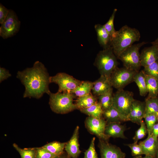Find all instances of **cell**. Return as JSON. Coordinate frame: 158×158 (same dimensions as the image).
I'll return each instance as SVG.
<instances>
[{
	"label": "cell",
	"mask_w": 158,
	"mask_h": 158,
	"mask_svg": "<svg viewBox=\"0 0 158 158\" xmlns=\"http://www.w3.org/2000/svg\"><path fill=\"white\" fill-rule=\"evenodd\" d=\"M16 77L25 86L24 98L39 99L44 93L49 95L51 93L49 88L50 76L44 65L39 61L32 67L18 71Z\"/></svg>",
	"instance_id": "6da1fadb"
},
{
	"label": "cell",
	"mask_w": 158,
	"mask_h": 158,
	"mask_svg": "<svg viewBox=\"0 0 158 158\" xmlns=\"http://www.w3.org/2000/svg\"><path fill=\"white\" fill-rule=\"evenodd\" d=\"M140 37L139 30L125 25L116 31L111 38V47L117 59L124 51L138 41Z\"/></svg>",
	"instance_id": "7a4b0ae2"
},
{
	"label": "cell",
	"mask_w": 158,
	"mask_h": 158,
	"mask_svg": "<svg viewBox=\"0 0 158 158\" xmlns=\"http://www.w3.org/2000/svg\"><path fill=\"white\" fill-rule=\"evenodd\" d=\"M112 47L100 51L94 63L100 75L109 77L118 68V62Z\"/></svg>",
	"instance_id": "3957f363"
},
{
	"label": "cell",
	"mask_w": 158,
	"mask_h": 158,
	"mask_svg": "<svg viewBox=\"0 0 158 158\" xmlns=\"http://www.w3.org/2000/svg\"><path fill=\"white\" fill-rule=\"evenodd\" d=\"M49 104L52 111L58 114H64L77 109L73 103L75 95L70 92H51Z\"/></svg>",
	"instance_id": "277c9868"
},
{
	"label": "cell",
	"mask_w": 158,
	"mask_h": 158,
	"mask_svg": "<svg viewBox=\"0 0 158 158\" xmlns=\"http://www.w3.org/2000/svg\"><path fill=\"white\" fill-rule=\"evenodd\" d=\"M135 99L132 92L118 90L113 95L112 106L119 113L122 121H129L128 116Z\"/></svg>",
	"instance_id": "5b68a950"
},
{
	"label": "cell",
	"mask_w": 158,
	"mask_h": 158,
	"mask_svg": "<svg viewBox=\"0 0 158 158\" xmlns=\"http://www.w3.org/2000/svg\"><path fill=\"white\" fill-rule=\"evenodd\" d=\"M146 43L142 42L133 44L119 55L118 59L122 61L124 67L130 70L139 71L141 66L139 50L142 46Z\"/></svg>",
	"instance_id": "8992f818"
},
{
	"label": "cell",
	"mask_w": 158,
	"mask_h": 158,
	"mask_svg": "<svg viewBox=\"0 0 158 158\" xmlns=\"http://www.w3.org/2000/svg\"><path fill=\"white\" fill-rule=\"evenodd\" d=\"M137 72L124 67H118L109 77L112 87L118 90L123 89L126 86L133 81L134 77Z\"/></svg>",
	"instance_id": "52a82bcc"
},
{
	"label": "cell",
	"mask_w": 158,
	"mask_h": 158,
	"mask_svg": "<svg viewBox=\"0 0 158 158\" xmlns=\"http://www.w3.org/2000/svg\"><path fill=\"white\" fill-rule=\"evenodd\" d=\"M51 83H54L59 86L58 92H71L81 83L80 81L65 73H59L50 76Z\"/></svg>",
	"instance_id": "ba28073f"
},
{
	"label": "cell",
	"mask_w": 158,
	"mask_h": 158,
	"mask_svg": "<svg viewBox=\"0 0 158 158\" xmlns=\"http://www.w3.org/2000/svg\"><path fill=\"white\" fill-rule=\"evenodd\" d=\"M20 22L14 11L11 9L0 27V36L6 39L15 35L19 31Z\"/></svg>",
	"instance_id": "9c48e42d"
},
{
	"label": "cell",
	"mask_w": 158,
	"mask_h": 158,
	"mask_svg": "<svg viewBox=\"0 0 158 158\" xmlns=\"http://www.w3.org/2000/svg\"><path fill=\"white\" fill-rule=\"evenodd\" d=\"M107 124L103 117L97 118L88 116L85 121V127L90 133L95 135L99 139L108 141L110 138L105 133Z\"/></svg>",
	"instance_id": "30bf717a"
},
{
	"label": "cell",
	"mask_w": 158,
	"mask_h": 158,
	"mask_svg": "<svg viewBox=\"0 0 158 158\" xmlns=\"http://www.w3.org/2000/svg\"><path fill=\"white\" fill-rule=\"evenodd\" d=\"M98 147L101 158H125L126 157V153L119 147L109 143L107 141L99 139Z\"/></svg>",
	"instance_id": "8fae6325"
},
{
	"label": "cell",
	"mask_w": 158,
	"mask_h": 158,
	"mask_svg": "<svg viewBox=\"0 0 158 158\" xmlns=\"http://www.w3.org/2000/svg\"><path fill=\"white\" fill-rule=\"evenodd\" d=\"M79 130V126H76L71 139L66 142L65 146L66 153L71 158H78L81 152L79 148L78 140Z\"/></svg>",
	"instance_id": "7c38bea8"
},
{
	"label": "cell",
	"mask_w": 158,
	"mask_h": 158,
	"mask_svg": "<svg viewBox=\"0 0 158 158\" xmlns=\"http://www.w3.org/2000/svg\"><path fill=\"white\" fill-rule=\"evenodd\" d=\"M140 58L141 66L144 67L158 61V44L144 48Z\"/></svg>",
	"instance_id": "4fadbf2b"
},
{
	"label": "cell",
	"mask_w": 158,
	"mask_h": 158,
	"mask_svg": "<svg viewBox=\"0 0 158 158\" xmlns=\"http://www.w3.org/2000/svg\"><path fill=\"white\" fill-rule=\"evenodd\" d=\"M145 140L139 142L143 152V154L156 158L158 148V138L151 134H148Z\"/></svg>",
	"instance_id": "5bb4252c"
},
{
	"label": "cell",
	"mask_w": 158,
	"mask_h": 158,
	"mask_svg": "<svg viewBox=\"0 0 158 158\" xmlns=\"http://www.w3.org/2000/svg\"><path fill=\"white\" fill-rule=\"evenodd\" d=\"M145 102L135 99L129 115V121L140 125L145 115Z\"/></svg>",
	"instance_id": "9a60e30c"
},
{
	"label": "cell",
	"mask_w": 158,
	"mask_h": 158,
	"mask_svg": "<svg viewBox=\"0 0 158 158\" xmlns=\"http://www.w3.org/2000/svg\"><path fill=\"white\" fill-rule=\"evenodd\" d=\"M93 83L92 91L94 95L96 97L104 94L112 89L109 77L100 75Z\"/></svg>",
	"instance_id": "2e32d148"
},
{
	"label": "cell",
	"mask_w": 158,
	"mask_h": 158,
	"mask_svg": "<svg viewBox=\"0 0 158 158\" xmlns=\"http://www.w3.org/2000/svg\"><path fill=\"white\" fill-rule=\"evenodd\" d=\"M94 28L97 33L98 41L103 49L111 47V37L104 25L97 24L95 25Z\"/></svg>",
	"instance_id": "e0dca14e"
},
{
	"label": "cell",
	"mask_w": 158,
	"mask_h": 158,
	"mask_svg": "<svg viewBox=\"0 0 158 158\" xmlns=\"http://www.w3.org/2000/svg\"><path fill=\"white\" fill-rule=\"evenodd\" d=\"M126 128L120 123L111 122L107 124L105 133L109 138H126L124 135Z\"/></svg>",
	"instance_id": "ac0fdd59"
},
{
	"label": "cell",
	"mask_w": 158,
	"mask_h": 158,
	"mask_svg": "<svg viewBox=\"0 0 158 158\" xmlns=\"http://www.w3.org/2000/svg\"><path fill=\"white\" fill-rule=\"evenodd\" d=\"M98 102L97 97L90 93L78 97L75 104L77 109L80 110L89 107Z\"/></svg>",
	"instance_id": "d6986e66"
},
{
	"label": "cell",
	"mask_w": 158,
	"mask_h": 158,
	"mask_svg": "<svg viewBox=\"0 0 158 158\" xmlns=\"http://www.w3.org/2000/svg\"><path fill=\"white\" fill-rule=\"evenodd\" d=\"M134 81L138 87L140 95L145 96L148 93L147 87L145 74L143 70L137 72L133 78Z\"/></svg>",
	"instance_id": "ffe728a7"
},
{
	"label": "cell",
	"mask_w": 158,
	"mask_h": 158,
	"mask_svg": "<svg viewBox=\"0 0 158 158\" xmlns=\"http://www.w3.org/2000/svg\"><path fill=\"white\" fill-rule=\"evenodd\" d=\"M93 85V82L82 81L79 86L70 92L78 97H82L91 93Z\"/></svg>",
	"instance_id": "44dd1931"
},
{
	"label": "cell",
	"mask_w": 158,
	"mask_h": 158,
	"mask_svg": "<svg viewBox=\"0 0 158 158\" xmlns=\"http://www.w3.org/2000/svg\"><path fill=\"white\" fill-rule=\"evenodd\" d=\"M148 97H157L158 95V80L145 74Z\"/></svg>",
	"instance_id": "7402d4cb"
},
{
	"label": "cell",
	"mask_w": 158,
	"mask_h": 158,
	"mask_svg": "<svg viewBox=\"0 0 158 158\" xmlns=\"http://www.w3.org/2000/svg\"><path fill=\"white\" fill-rule=\"evenodd\" d=\"M103 116L107 123L111 122L121 123L122 122L119 113L112 106L104 111Z\"/></svg>",
	"instance_id": "603a6c76"
},
{
	"label": "cell",
	"mask_w": 158,
	"mask_h": 158,
	"mask_svg": "<svg viewBox=\"0 0 158 158\" xmlns=\"http://www.w3.org/2000/svg\"><path fill=\"white\" fill-rule=\"evenodd\" d=\"M66 142L53 141L48 143L42 147L51 153L57 156L63 153Z\"/></svg>",
	"instance_id": "cb8c5ba5"
},
{
	"label": "cell",
	"mask_w": 158,
	"mask_h": 158,
	"mask_svg": "<svg viewBox=\"0 0 158 158\" xmlns=\"http://www.w3.org/2000/svg\"><path fill=\"white\" fill-rule=\"evenodd\" d=\"M80 111L88 116L97 118L103 117L104 111L99 102L89 107L81 109Z\"/></svg>",
	"instance_id": "d4e9b609"
},
{
	"label": "cell",
	"mask_w": 158,
	"mask_h": 158,
	"mask_svg": "<svg viewBox=\"0 0 158 158\" xmlns=\"http://www.w3.org/2000/svg\"><path fill=\"white\" fill-rule=\"evenodd\" d=\"M145 114H153L158 117V98L147 97L145 100Z\"/></svg>",
	"instance_id": "484cf974"
},
{
	"label": "cell",
	"mask_w": 158,
	"mask_h": 158,
	"mask_svg": "<svg viewBox=\"0 0 158 158\" xmlns=\"http://www.w3.org/2000/svg\"><path fill=\"white\" fill-rule=\"evenodd\" d=\"M113 96L112 89L107 92L97 97L98 102L100 104L103 111L108 109L112 106Z\"/></svg>",
	"instance_id": "4316f807"
},
{
	"label": "cell",
	"mask_w": 158,
	"mask_h": 158,
	"mask_svg": "<svg viewBox=\"0 0 158 158\" xmlns=\"http://www.w3.org/2000/svg\"><path fill=\"white\" fill-rule=\"evenodd\" d=\"M13 146L19 153L21 158H35V147L22 149L15 143H13Z\"/></svg>",
	"instance_id": "83f0119b"
},
{
	"label": "cell",
	"mask_w": 158,
	"mask_h": 158,
	"mask_svg": "<svg viewBox=\"0 0 158 158\" xmlns=\"http://www.w3.org/2000/svg\"><path fill=\"white\" fill-rule=\"evenodd\" d=\"M145 120L148 134H151L153 126L158 122V117L153 114H146L144 115Z\"/></svg>",
	"instance_id": "f1b7e54d"
},
{
	"label": "cell",
	"mask_w": 158,
	"mask_h": 158,
	"mask_svg": "<svg viewBox=\"0 0 158 158\" xmlns=\"http://www.w3.org/2000/svg\"><path fill=\"white\" fill-rule=\"evenodd\" d=\"M117 11V9L115 8L109 20L103 25L106 30L110 35L111 38L114 35L116 31L114 28V21Z\"/></svg>",
	"instance_id": "f546056e"
},
{
	"label": "cell",
	"mask_w": 158,
	"mask_h": 158,
	"mask_svg": "<svg viewBox=\"0 0 158 158\" xmlns=\"http://www.w3.org/2000/svg\"><path fill=\"white\" fill-rule=\"evenodd\" d=\"M144 68L142 70L146 75L158 80V61Z\"/></svg>",
	"instance_id": "4dcf8cb0"
},
{
	"label": "cell",
	"mask_w": 158,
	"mask_h": 158,
	"mask_svg": "<svg viewBox=\"0 0 158 158\" xmlns=\"http://www.w3.org/2000/svg\"><path fill=\"white\" fill-rule=\"evenodd\" d=\"M140 127L135 131L133 139L134 142H137L138 141L144 138L147 133V131L145 122L142 120L140 123Z\"/></svg>",
	"instance_id": "1f68e13d"
},
{
	"label": "cell",
	"mask_w": 158,
	"mask_h": 158,
	"mask_svg": "<svg viewBox=\"0 0 158 158\" xmlns=\"http://www.w3.org/2000/svg\"><path fill=\"white\" fill-rule=\"evenodd\" d=\"M95 138L93 137L89 148L84 152V158H99L95 147Z\"/></svg>",
	"instance_id": "d6a6232c"
},
{
	"label": "cell",
	"mask_w": 158,
	"mask_h": 158,
	"mask_svg": "<svg viewBox=\"0 0 158 158\" xmlns=\"http://www.w3.org/2000/svg\"><path fill=\"white\" fill-rule=\"evenodd\" d=\"M35 158H53L57 155L52 154L42 147H35Z\"/></svg>",
	"instance_id": "836d02e7"
},
{
	"label": "cell",
	"mask_w": 158,
	"mask_h": 158,
	"mask_svg": "<svg viewBox=\"0 0 158 158\" xmlns=\"http://www.w3.org/2000/svg\"><path fill=\"white\" fill-rule=\"evenodd\" d=\"M130 149L131 151V154L132 156L135 157L143 154L142 148L140 145L135 142L132 144L126 145Z\"/></svg>",
	"instance_id": "e575fe53"
},
{
	"label": "cell",
	"mask_w": 158,
	"mask_h": 158,
	"mask_svg": "<svg viewBox=\"0 0 158 158\" xmlns=\"http://www.w3.org/2000/svg\"><path fill=\"white\" fill-rule=\"evenodd\" d=\"M9 10L1 4H0V23L1 24L7 17Z\"/></svg>",
	"instance_id": "d590c367"
},
{
	"label": "cell",
	"mask_w": 158,
	"mask_h": 158,
	"mask_svg": "<svg viewBox=\"0 0 158 158\" xmlns=\"http://www.w3.org/2000/svg\"><path fill=\"white\" fill-rule=\"evenodd\" d=\"M11 76L8 71L5 68H0V83L4 80L7 79Z\"/></svg>",
	"instance_id": "8d00e7d4"
},
{
	"label": "cell",
	"mask_w": 158,
	"mask_h": 158,
	"mask_svg": "<svg viewBox=\"0 0 158 158\" xmlns=\"http://www.w3.org/2000/svg\"><path fill=\"white\" fill-rule=\"evenodd\" d=\"M151 134L154 137H158V122L153 126Z\"/></svg>",
	"instance_id": "74e56055"
},
{
	"label": "cell",
	"mask_w": 158,
	"mask_h": 158,
	"mask_svg": "<svg viewBox=\"0 0 158 158\" xmlns=\"http://www.w3.org/2000/svg\"><path fill=\"white\" fill-rule=\"evenodd\" d=\"M69 156L66 152H64L62 154L56 156L53 158H68Z\"/></svg>",
	"instance_id": "f35d334b"
},
{
	"label": "cell",
	"mask_w": 158,
	"mask_h": 158,
	"mask_svg": "<svg viewBox=\"0 0 158 158\" xmlns=\"http://www.w3.org/2000/svg\"><path fill=\"white\" fill-rule=\"evenodd\" d=\"M133 158H155L150 156L145 155L144 157H142L141 155L134 157Z\"/></svg>",
	"instance_id": "ab89813d"
},
{
	"label": "cell",
	"mask_w": 158,
	"mask_h": 158,
	"mask_svg": "<svg viewBox=\"0 0 158 158\" xmlns=\"http://www.w3.org/2000/svg\"><path fill=\"white\" fill-rule=\"evenodd\" d=\"M151 43L152 45L158 44V37L154 41L152 42Z\"/></svg>",
	"instance_id": "60d3db41"
},
{
	"label": "cell",
	"mask_w": 158,
	"mask_h": 158,
	"mask_svg": "<svg viewBox=\"0 0 158 158\" xmlns=\"http://www.w3.org/2000/svg\"><path fill=\"white\" fill-rule=\"evenodd\" d=\"M156 158H158V148H157V153H156Z\"/></svg>",
	"instance_id": "b9f144b4"
},
{
	"label": "cell",
	"mask_w": 158,
	"mask_h": 158,
	"mask_svg": "<svg viewBox=\"0 0 158 158\" xmlns=\"http://www.w3.org/2000/svg\"><path fill=\"white\" fill-rule=\"evenodd\" d=\"M68 158H71V157H69Z\"/></svg>",
	"instance_id": "7bdbcfd3"
}]
</instances>
